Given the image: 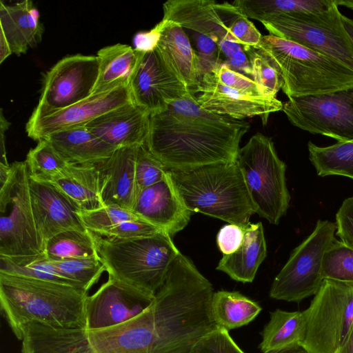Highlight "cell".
Returning <instances> with one entry per match:
<instances>
[{
    "mask_svg": "<svg viewBox=\"0 0 353 353\" xmlns=\"http://www.w3.org/2000/svg\"><path fill=\"white\" fill-rule=\"evenodd\" d=\"M150 119V113L147 110L130 102L101 115L84 126L117 148L139 146L147 142Z\"/></svg>",
    "mask_w": 353,
    "mask_h": 353,
    "instance_id": "cell-20",
    "label": "cell"
},
{
    "mask_svg": "<svg viewBox=\"0 0 353 353\" xmlns=\"http://www.w3.org/2000/svg\"><path fill=\"white\" fill-rule=\"evenodd\" d=\"M133 102L129 85L89 97L69 107L39 117H30L26 130L35 141L60 130L84 126L93 119L119 107Z\"/></svg>",
    "mask_w": 353,
    "mask_h": 353,
    "instance_id": "cell-14",
    "label": "cell"
},
{
    "mask_svg": "<svg viewBox=\"0 0 353 353\" xmlns=\"http://www.w3.org/2000/svg\"><path fill=\"white\" fill-rule=\"evenodd\" d=\"M306 332V320L303 312L276 309L270 312L268 323L261 333L259 347L263 353H271L301 346Z\"/></svg>",
    "mask_w": 353,
    "mask_h": 353,
    "instance_id": "cell-30",
    "label": "cell"
},
{
    "mask_svg": "<svg viewBox=\"0 0 353 353\" xmlns=\"http://www.w3.org/2000/svg\"><path fill=\"white\" fill-rule=\"evenodd\" d=\"M45 254L50 261L99 257L91 232L70 230L51 237L45 245Z\"/></svg>",
    "mask_w": 353,
    "mask_h": 353,
    "instance_id": "cell-34",
    "label": "cell"
},
{
    "mask_svg": "<svg viewBox=\"0 0 353 353\" xmlns=\"http://www.w3.org/2000/svg\"><path fill=\"white\" fill-rule=\"evenodd\" d=\"M29 176L38 181L50 183L66 166L52 144L46 139H41L30 150L25 160Z\"/></svg>",
    "mask_w": 353,
    "mask_h": 353,
    "instance_id": "cell-35",
    "label": "cell"
},
{
    "mask_svg": "<svg viewBox=\"0 0 353 353\" xmlns=\"http://www.w3.org/2000/svg\"><path fill=\"white\" fill-rule=\"evenodd\" d=\"M104 160L68 164L50 183L80 210L92 211L102 208L105 206L102 199L106 180Z\"/></svg>",
    "mask_w": 353,
    "mask_h": 353,
    "instance_id": "cell-22",
    "label": "cell"
},
{
    "mask_svg": "<svg viewBox=\"0 0 353 353\" xmlns=\"http://www.w3.org/2000/svg\"><path fill=\"white\" fill-rule=\"evenodd\" d=\"M248 18L263 22L274 17L325 12L335 0H237L232 3Z\"/></svg>",
    "mask_w": 353,
    "mask_h": 353,
    "instance_id": "cell-32",
    "label": "cell"
},
{
    "mask_svg": "<svg viewBox=\"0 0 353 353\" xmlns=\"http://www.w3.org/2000/svg\"><path fill=\"white\" fill-rule=\"evenodd\" d=\"M164 21L156 50L167 70L194 94L201 80L196 52L184 28Z\"/></svg>",
    "mask_w": 353,
    "mask_h": 353,
    "instance_id": "cell-23",
    "label": "cell"
},
{
    "mask_svg": "<svg viewBox=\"0 0 353 353\" xmlns=\"http://www.w3.org/2000/svg\"><path fill=\"white\" fill-rule=\"evenodd\" d=\"M92 235L108 275L152 296L162 286L172 261L181 253L164 230L125 241Z\"/></svg>",
    "mask_w": 353,
    "mask_h": 353,
    "instance_id": "cell-5",
    "label": "cell"
},
{
    "mask_svg": "<svg viewBox=\"0 0 353 353\" xmlns=\"http://www.w3.org/2000/svg\"><path fill=\"white\" fill-rule=\"evenodd\" d=\"M250 123L209 112L189 92L151 114L145 143L168 170L236 161Z\"/></svg>",
    "mask_w": 353,
    "mask_h": 353,
    "instance_id": "cell-1",
    "label": "cell"
},
{
    "mask_svg": "<svg viewBox=\"0 0 353 353\" xmlns=\"http://www.w3.org/2000/svg\"><path fill=\"white\" fill-rule=\"evenodd\" d=\"M188 353H245L234 341L229 331L217 326L199 340Z\"/></svg>",
    "mask_w": 353,
    "mask_h": 353,
    "instance_id": "cell-43",
    "label": "cell"
},
{
    "mask_svg": "<svg viewBox=\"0 0 353 353\" xmlns=\"http://www.w3.org/2000/svg\"><path fill=\"white\" fill-rule=\"evenodd\" d=\"M141 53L130 46L120 43L99 50L97 54L99 75L92 94L129 85Z\"/></svg>",
    "mask_w": 353,
    "mask_h": 353,
    "instance_id": "cell-29",
    "label": "cell"
},
{
    "mask_svg": "<svg viewBox=\"0 0 353 353\" xmlns=\"http://www.w3.org/2000/svg\"><path fill=\"white\" fill-rule=\"evenodd\" d=\"M0 125H1V161L0 163H3L6 165H9L10 164L8 163L6 158V152L5 149V143H4V132L8 130L9 126L10 125V123H9L6 118L3 117L2 110L1 111V119H0Z\"/></svg>",
    "mask_w": 353,
    "mask_h": 353,
    "instance_id": "cell-50",
    "label": "cell"
},
{
    "mask_svg": "<svg viewBox=\"0 0 353 353\" xmlns=\"http://www.w3.org/2000/svg\"><path fill=\"white\" fill-rule=\"evenodd\" d=\"M138 146L117 149L103 161L105 183L102 192L104 205L131 210L137 196L135 163Z\"/></svg>",
    "mask_w": 353,
    "mask_h": 353,
    "instance_id": "cell-24",
    "label": "cell"
},
{
    "mask_svg": "<svg viewBox=\"0 0 353 353\" xmlns=\"http://www.w3.org/2000/svg\"><path fill=\"white\" fill-rule=\"evenodd\" d=\"M218 45L223 63L234 71L252 77L250 61L241 45L230 39L220 40Z\"/></svg>",
    "mask_w": 353,
    "mask_h": 353,
    "instance_id": "cell-44",
    "label": "cell"
},
{
    "mask_svg": "<svg viewBox=\"0 0 353 353\" xmlns=\"http://www.w3.org/2000/svg\"><path fill=\"white\" fill-rule=\"evenodd\" d=\"M341 22L343 28L347 34L353 46V19L347 18V17L341 14Z\"/></svg>",
    "mask_w": 353,
    "mask_h": 353,
    "instance_id": "cell-53",
    "label": "cell"
},
{
    "mask_svg": "<svg viewBox=\"0 0 353 353\" xmlns=\"http://www.w3.org/2000/svg\"><path fill=\"white\" fill-rule=\"evenodd\" d=\"M86 291L52 281L0 272L1 312L14 336L22 340L26 325L85 328Z\"/></svg>",
    "mask_w": 353,
    "mask_h": 353,
    "instance_id": "cell-2",
    "label": "cell"
},
{
    "mask_svg": "<svg viewBox=\"0 0 353 353\" xmlns=\"http://www.w3.org/2000/svg\"><path fill=\"white\" fill-rule=\"evenodd\" d=\"M334 353H353V325L343 344Z\"/></svg>",
    "mask_w": 353,
    "mask_h": 353,
    "instance_id": "cell-51",
    "label": "cell"
},
{
    "mask_svg": "<svg viewBox=\"0 0 353 353\" xmlns=\"http://www.w3.org/2000/svg\"><path fill=\"white\" fill-rule=\"evenodd\" d=\"M168 172L192 213L200 212L243 228L250 223L255 211L236 161Z\"/></svg>",
    "mask_w": 353,
    "mask_h": 353,
    "instance_id": "cell-3",
    "label": "cell"
},
{
    "mask_svg": "<svg viewBox=\"0 0 353 353\" xmlns=\"http://www.w3.org/2000/svg\"><path fill=\"white\" fill-rule=\"evenodd\" d=\"M337 6H343L353 10V0H335Z\"/></svg>",
    "mask_w": 353,
    "mask_h": 353,
    "instance_id": "cell-55",
    "label": "cell"
},
{
    "mask_svg": "<svg viewBox=\"0 0 353 353\" xmlns=\"http://www.w3.org/2000/svg\"><path fill=\"white\" fill-rule=\"evenodd\" d=\"M271 353H307L301 346H296Z\"/></svg>",
    "mask_w": 353,
    "mask_h": 353,
    "instance_id": "cell-54",
    "label": "cell"
},
{
    "mask_svg": "<svg viewBox=\"0 0 353 353\" xmlns=\"http://www.w3.org/2000/svg\"><path fill=\"white\" fill-rule=\"evenodd\" d=\"M212 72L221 84L230 88L248 95L263 96L260 88L251 78L230 69L225 63Z\"/></svg>",
    "mask_w": 353,
    "mask_h": 353,
    "instance_id": "cell-45",
    "label": "cell"
},
{
    "mask_svg": "<svg viewBox=\"0 0 353 353\" xmlns=\"http://www.w3.org/2000/svg\"><path fill=\"white\" fill-rule=\"evenodd\" d=\"M154 297L108 275L107 281L87 296L85 329L99 330L125 322L143 312Z\"/></svg>",
    "mask_w": 353,
    "mask_h": 353,
    "instance_id": "cell-13",
    "label": "cell"
},
{
    "mask_svg": "<svg viewBox=\"0 0 353 353\" xmlns=\"http://www.w3.org/2000/svg\"><path fill=\"white\" fill-rule=\"evenodd\" d=\"M336 234L353 248V196L345 199L336 214Z\"/></svg>",
    "mask_w": 353,
    "mask_h": 353,
    "instance_id": "cell-47",
    "label": "cell"
},
{
    "mask_svg": "<svg viewBox=\"0 0 353 353\" xmlns=\"http://www.w3.org/2000/svg\"><path fill=\"white\" fill-rule=\"evenodd\" d=\"M303 312L306 332L301 346L307 353H334L353 325V284L323 279Z\"/></svg>",
    "mask_w": 353,
    "mask_h": 353,
    "instance_id": "cell-8",
    "label": "cell"
},
{
    "mask_svg": "<svg viewBox=\"0 0 353 353\" xmlns=\"http://www.w3.org/2000/svg\"><path fill=\"white\" fill-rule=\"evenodd\" d=\"M163 20L208 35L217 42L234 41L230 28L242 14L232 3L210 0H169L163 4Z\"/></svg>",
    "mask_w": 353,
    "mask_h": 353,
    "instance_id": "cell-16",
    "label": "cell"
},
{
    "mask_svg": "<svg viewBox=\"0 0 353 353\" xmlns=\"http://www.w3.org/2000/svg\"><path fill=\"white\" fill-rule=\"evenodd\" d=\"M168 170L148 149L145 144L137 148L135 181L137 194L141 190L161 181Z\"/></svg>",
    "mask_w": 353,
    "mask_h": 353,
    "instance_id": "cell-40",
    "label": "cell"
},
{
    "mask_svg": "<svg viewBox=\"0 0 353 353\" xmlns=\"http://www.w3.org/2000/svg\"><path fill=\"white\" fill-rule=\"evenodd\" d=\"M150 305L138 316L122 323L87 330L95 353H152L154 336Z\"/></svg>",
    "mask_w": 353,
    "mask_h": 353,
    "instance_id": "cell-21",
    "label": "cell"
},
{
    "mask_svg": "<svg viewBox=\"0 0 353 353\" xmlns=\"http://www.w3.org/2000/svg\"><path fill=\"white\" fill-rule=\"evenodd\" d=\"M43 254L32 208L28 165L26 161H15L0 188V256L30 258Z\"/></svg>",
    "mask_w": 353,
    "mask_h": 353,
    "instance_id": "cell-7",
    "label": "cell"
},
{
    "mask_svg": "<svg viewBox=\"0 0 353 353\" xmlns=\"http://www.w3.org/2000/svg\"><path fill=\"white\" fill-rule=\"evenodd\" d=\"M160 228L142 219L126 221L100 232H90L102 239L111 241H125L153 235Z\"/></svg>",
    "mask_w": 353,
    "mask_h": 353,
    "instance_id": "cell-42",
    "label": "cell"
},
{
    "mask_svg": "<svg viewBox=\"0 0 353 353\" xmlns=\"http://www.w3.org/2000/svg\"><path fill=\"white\" fill-rule=\"evenodd\" d=\"M1 32L8 41L12 53L25 54L41 40L43 26L39 11L30 0L12 5L0 4Z\"/></svg>",
    "mask_w": 353,
    "mask_h": 353,
    "instance_id": "cell-26",
    "label": "cell"
},
{
    "mask_svg": "<svg viewBox=\"0 0 353 353\" xmlns=\"http://www.w3.org/2000/svg\"><path fill=\"white\" fill-rule=\"evenodd\" d=\"M250 61L252 80L265 97H276L283 81L269 61L255 48L243 47Z\"/></svg>",
    "mask_w": 353,
    "mask_h": 353,
    "instance_id": "cell-38",
    "label": "cell"
},
{
    "mask_svg": "<svg viewBox=\"0 0 353 353\" xmlns=\"http://www.w3.org/2000/svg\"><path fill=\"white\" fill-rule=\"evenodd\" d=\"M29 187L36 227L44 246L61 232L88 230L78 215L79 209L52 183L29 176Z\"/></svg>",
    "mask_w": 353,
    "mask_h": 353,
    "instance_id": "cell-18",
    "label": "cell"
},
{
    "mask_svg": "<svg viewBox=\"0 0 353 353\" xmlns=\"http://www.w3.org/2000/svg\"><path fill=\"white\" fill-rule=\"evenodd\" d=\"M261 310L257 303L239 292H214L211 301V312L215 323L228 331L250 323Z\"/></svg>",
    "mask_w": 353,
    "mask_h": 353,
    "instance_id": "cell-31",
    "label": "cell"
},
{
    "mask_svg": "<svg viewBox=\"0 0 353 353\" xmlns=\"http://www.w3.org/2000/svg\"><path fill=\"white\" fill-rule=\"evenodd\" d=\"M190 40L192 41L198 57L199 70L201 79L204 74L212 72L223 63L221 58L218 42L211 37L191 31Z\"/></svg>",
    "mask_w": 353,
    "mask_h": 353,
    "instance_id": "cell-41",
    "label": "cell"
},
{
    "mask_svg": "<svg viewBox=\"0 0 353 353\" xmlns=\"http://www.w3.org/2000/svg\"><path fill=\"white\" fill-rule=\"evenodd\" d=\"M321 274L323 279L353 284V248L334 238L323 255Z\"/></svg>",
    "mask_w": 353,
    "mask_h": 353,
    "instance_id": "cell-37",
    "label": "cell"
},
{
    "mask_svg": "<svg viewBox=\"0 0 353 353\" xmlns=\"http://www.w3.org/2000/svg\"><path fill=\"white\" fill-rule=\"evenodd\" d=\"M309 159L320 176L339 175L353 179V141L320 147L307 143Z\"/></svg>",
    "mask_w": 353,
    "mask_h": 353,
    "instance_id": "cell-33",
    "label": "cell"
},
{
    "mask_svg": "<svg viewBox=\"0 0 353 353\" xmlns=\"http://www.w3.org/2000/svg\"><path fill=\"white\" fill-rule=\"evenodd\" d=\"M256 48L280 74L288 98L353 87V70L337 59L268 34Z\"/></svg>",
    "mask_w": 353,
    "mask_h": 353,
    "instance_id": "cell-4",
    "label": "cell"
},
{
    "mask_svg": "<svg viewBox=\"0 0 353 353\" xmlns=\"http://www.w3.org/2000/svg\"><path fill=\"white\" fill-rule=\"evenodd\" d=\"M21 353H95L85 328H55L37 322L23 330Z\"/></svg>",
    "mask_w": 353,
    "mask_h": 353,
    "instance_id": "cell-25",
    "label": "cell"
},
{
    "mask_svg": "<svg viewBox=\"0 0 353 353\" xmlns=\"http://www.w3.org/2000/svg\"><path fill=\"white\" fill-rule=\"evenodd\" d=\"M288 99L282 110L294 126L338 142L353 141V87Z\"/></svg>",
    "mask_w": 353,
    "mask_h": 353,
    "instance_id": "cell-11",
    "label": "cell"
},
{
    "mask_svg": "<svg viewBox=\"0 0 353 353\" xmlns=\"http://www.w3.org/2000/svg\"><path fill=\"white\" fill-rule=\"evenodd\" d=\"M266 256L267 245L263 225L261 222L250 223L245 228L240 248L230 254H223L216 270L227 274L234 281L251 283Z\"/></svg>",
    "mask_w": 353,
    "mask_h": 353,
    "instance_id": "cell-28",
    "label": "cell"
},
{
    "mask_svg": "<svg viewBox=\"0 0 353 353\" xmlns=\"http://www.w3.org/2000/svg\"><path fill=\"white\" fill-rule=\"evenodd\" d=\"M336 3L322 12L294 13L261 22L270 34L332 57L353 70V46Z\"/></svg>",
    "mask_w": 353,
    "mask_h": 353,
    "instance_id": "cell-9",
    "label": "cell"
},
{
    "mask_svg": "<svg viewBox=\"0 0 353 353\" xmlns=\"http://www.w3.org/2000/svg\"><path fill=\"white\" fill-rule=\"evenodd\" d=\"M132 211L171 236L185 228L192 214L177 193L168 171L161 181L139 192Z\"/></svg>",
    "mask_w": 353,
    "mask_h": 353,
    "instance_id": "cell-19",
    "label": "cell"
},
{
    "mask_svg": "<svg viewBox=\"0 0 353 353\" xmlns=\"http://www.w3.org/2000/svg\"><path fill=\"white\" fill-rule=\"evenodd\" d=\"M44 139L52 144L67 164L100 161L118 149L97 137L85 126L60 130Z\"/></svg>",
    "mask_w": 353,
    "mask_h": 353,
    "instance_id": "cell-27",
    "label": "cell"
},
{
    "mask_svg": "<svg viewBox=\"0 0 353 353\" xmlns=\"http://www.w3.org/2000/svg\"><path fill=\"white\" fill-rule=\"evenodd\" d=\"M12 54L10 45L3 33L0 34V63Z\"/></svg>",
    "mask_w": 353,
    "mask_h": 353,
    "instance_id": "cell-52",
    "label": "cell"
},
{
    "mask_svg": "<svg viewBox=\"0 0 353 353\" xmlns=\"http://www.w3.org/2000/svg\"><path fill=\"white\" fill-rule=\"evenodd\" d=\"M230 33L234 41L243 47L256 48L263 37L253 23L243 13L231 25Z\"/></svg>",
    "mask_w": 353,
    "mask_h": 353,
    "instance_id": "cell-46",
    "label": "cell"
},
{
    "mask_svg": "<svg viewBox=\"0 0 353 353\" xmlns=\"http://www.w3.org/2000/svg\"><path fill=\"white\" fill-rule=\"evenodd\" d=\"M129 87L133 102L150 115L165 110L169 103L191 92L167 70L156 49L141 53Z\"/></svg>",
    "mask_w": 353,
    "mask_h": 353,
    "instance_id": "cell-15",
    "label": "cell"
},
{
    "mask_svg": "<svg viewBox=\"0 0 353 353\" xmlns=\"http://www.w3.org/2000/svg\"><path fill=\"white\" fill-rule=\"evenodd\" d=\"M78 215L85 228L94 233L104 231L123 221L141 219L132 211L114 205L92 211L79 210Z\"/></svg>",
    "mask_w": 353,
    "mask_h": 353,
    "instance_id": "cell-39",
    "label": "cell"
},
{
    "mask_svg": "<svg viewBox=\"0 0 353 353\" xmlns=\"http://www.w3.org/2000/svg\"><path fill=\"white\" fill-rule=\"evenodd\" d=\"M165 26V22L161 20L150 30L138 32L133 39L134 49L142 52L155 50Z\"/></svg>",
    "mask_w": 353,
    "mask_h": 353,
    "instance_id": "cell-49",
    "label": "cell"
},
{
    "mask_svg": "<svg viewBox=\"0 0 353 353\" xmlns=\"http://www.w3.org/2000/svg\"><path fill=\"white\" fill-rule=\"evenodd\" d=\"M245 228L234 224L223 225L216 236V242L223 254L228 255L236 252L241 245Z\"/></svg>",
    "mask_w": 353,
    "mask_h": 353,
    "instance_id": "cell-48",
    "label": "cell"
},
{
    "mask_svg": "<svg viewBox=\"0 0 353 353\" xmlns=\"http://www.w3.org/2000/svg\"><path fill=\"white\" fill-rule=\"evenodd\" d=\"M99 70L97 55L74 54L59 60L43 77L39 101L31 117L45 116L89 97Z\"/></svg>",
    "mask_w": 353,
    "mask_h": 353,
    "instance_id": "cell-12",
    "label": "cell"
},
{
    "mask_svg": "<svg viewBox=\"0 0 353 353\" xmlns=\"http://www.w3.org/2000/svg\"><path fill=\"white\" fill-rule=\"evenodd\" d=\"M236 162L242 174L255 213L278 225L288 209L286 165L276 151L271 138L253 135L238 152Z\"/></svg>",
    "mask_w": 353,
    "mask_h": 353,
    "instance_id": "cell-6",
    "label": "cell"
},
{
    "mask_svg": "<svg viewBox=\"0 0 353 353\" xmlns=\"http://www.w3.org/2000/svg\"><path fill=\"white\" fill-rule=\"evenodd\" d=\"M336 223L319 220L312 232L292 252L274 278L270 296L276 300L299 303L315 295L321 288L322 261L334 240Z\"/></svg>",
    "mask_w": 353,
    "mask_h": 353,
    "instance_id": "cell-10",
    "label": "cell"
},
{
    "mask_svg": "<svg viewBox=\"0 0 353 353\" xmlns=\"http://www.w3.org/2000/svg\"><path fill=\"white\" fill-rule=\"evenodd\" d=\"M50 262L60 276L79 284L86 292L106 271L99 257L66 259Z\"/></svg>",
    "mask_w": 353,
    "mask_h": 353,
    "instance_id": "cell-36",
    "label": "cell"
},
{
    "mask_svg": "<svg viewBox=\"0 0 353 353\" xmlns=\"http://www.w3.org/2000/svg\"><path fill=\"white\" fill-rule=\"evenodd\" d=\"M203 109L237 119L259 116L265 125L270 114L282 110L283 103L276 97L251 96L221 84L213 72L202 77L194 94Z\"/></svg>",
    "mask_w": 353,
    "mask_h": 353,
    "instance_id": "cell-17",
    "label": "cell"
}]
</instances>
